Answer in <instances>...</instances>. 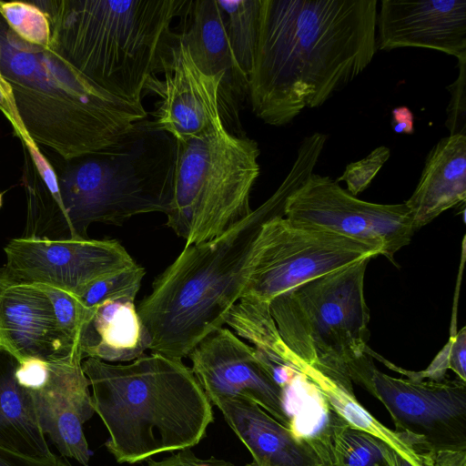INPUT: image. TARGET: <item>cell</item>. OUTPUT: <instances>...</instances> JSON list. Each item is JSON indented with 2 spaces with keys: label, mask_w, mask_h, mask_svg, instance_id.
<instances>
[{
  "label": "cell",
  "mask_w": 466,
  "mask_h": 466,
  "mask_svg": "<svg viewBox=\"0 0 466 466\" xmlns=\"http://www.w3.org/2000/svg\"><path fill=\"white\" fill-rule=\"evenodd\" d=\"M164 75L163 80L150 76L144 90L160 97L151 114L162 130L175 140H186L223 125L218 106L222 76L201 72L180 35L172 65Z\"/></svg>",
  "instance_id": "9a60e30c"
},
{
  "label": "cell",
  "mask_w": 466,
  "mask_h": 466,
  "mask_svg": "<svg viewBox=\"0 0 466 466\" xmlns=\"http://www.w3.org/2000/svg\"><path fill=\"white\" fill-rule=\"evenodd\" d=\"M390 157V148L386 146H380L364 158L348 164L342 175L335 181L345 182L347 191L356 197L370 185Z\"/></svg>",
  "instance_id": "f546056e"
},
{
  "label": "cell",
  "mask_w": 466,
  "mask_h": 466,
  "mask_svg": "<svg viewBox=\"0 0 466 466\" xmlns=\"http://www.w3.org/2000/svg\"><path fill=\"white\" fill-rule=\"evenodd\" d=\"M2 202H3V197H2V193H0V208L2 207Z\"/></svg>",
  "instance_id": "60d3db41"
},
{
  "label": "cell",
  "mask_w": 466,
  "mask_h": 466,
  "mask_svg": "<svg viewBox=\"0 0 466 466\" xmlns=\"http://www.w3.org/2000/svg\"><path fill=\"white\" fill-rule=\"evenodd\" d=\"M90 309L78 342L83 360L130 362L149 350L150 339L134 299L108 300Z\"/></svg>",
  "instance_id": "44dd1931"
},
{
  "label": "cell",
  "mask_w": 466,
  "mask_h": 466,
  "mask_svg": "<svg viewBox=\"0 0 466 466\" xmlns=\"http://www.w3.org/2000/svg\"><path fill=\"white\" fill-rule=\"evenodd\" d=\"M0 466H72L64 457L53 453L46 458L32 457L0 446Z\"/></svg>",
  "instance_id": "836d02e7"
},
{
  "label": "cell",
  "mask_w": 466,
  "mask_h": 466,
  "mask_svg": "<svg viewBox=\"0 0 466 466\" xmlns=\"http://www.w3.org/2000/svg\"><path fill=\"white\" fill-rule=\"evenodd\" d=\"M92 405L116 462L134 464L198 445L214 421L212 404L182 360L144 354L127 364L82 361Z\"/></svg>",
  "instance_id": "277c9868"
},
{
  "label": "cell",
  "mask_w": 466,
  "mask_h": 466,
  "mask_svg": "<svg viewBox=\"0 0 466 466\" xmlns=\"http://www.w3.org/2000/svg\"><path fill=\"white\" fill-rule=\"evenodd\" d=\"M277 354L313 384L332 413L350 426L383 441L409 459L422 463L416 451L397 432L376 420L359 402L348 375L319 370L299 359L283 341L278 346Z\"/></svg>",
  "instance_id": "603a6c76"
},
{
  "label": "cell",
  "mask_w": 466,
  "mask_h": 466,
  "mask_svg": "<svg viewBox=\"0 0 466 466\" xmlns=\"http://www.w3.org/2000/svg\"><path fill=\"white\" fill-rule=\"evenodd\" d=\"M0 15L17 36L31 45L50 48L48 18L32 2L0 1Z\"/></svg>",
  "instance_id": "4316f807"
},
{
  "label": "cell",
  "mask_w": 466,
  "mask_h": 466,
  "mask_svg": "<svg viewBox=\"0 0 466 466\" xmlns=\"http://www.w3.org/2000/svg\"><path fill=\"white\" fill-rule=\"evenodd\" d=\"M466 199V136L440 139L429 151L418 185L405 205L416 230Z\"/></svg>",
  "instance_id": "ffe728a7"
},
{
  "label": "cell",
  "mask_w": 466,
  "mask_h": 466,
  "mask_svg": "<svg viewBox=\"0 0 466 466\" xmlns=\"http://www.w3.org/2000/svg\"><path fill=\"white\" fill-rule=\"evenodd\" d=\"M23 148L22 186L26 199V221L22 238L69 239L56 173L39 147L15 133Z\"/></svg>",
  "instance_id": "7402d4cb"
},
{
  "label": "cell",
  "mask_w": 466,
  "mask_h": 466,
  "mask_svg": "<svg viewBox=\"0 0 466 466\" xmlns=\"http://www.w3.org/2000/svg\"><path fill=\"white\" fill-rule=\"evenodd\" d=\"M5 86V82L4 81V79L2 78L1 74H0V87H4Z\"/></svg>",
  "instance_id": "ab89813d"
},
{
  "label": "cell",
  "mask_w": 466,
  "mask_h": 466,
  "mask_svg": "<svg viewBox=\"0 0 466 466\" xmlns=\"http://www.w3.org/2000/svg\"><path fill=\"white\" fill-rule=\"evenodd\" d=\"M249 466H255L252 462L248 463Z\"/></svg>",
  "instance_id": "b9f144b4"
},
{
  "label": "cell",
  "mask_w": 466,
  "mask_h": 466,
  "mask_svg": "<svg viewBox=\"0 0 466 466\" xmlns=\"http://www.w3.org/2000/svg\"><path fill=\"white\" fill-rule=\"evenodd\" d=\"M334 466H390L380 440L332 413L319 433Z\"/></svg>",
  "instance_id": "d4e9b609"
},
{
  "label": "cell",
  "mask_w": 466,
  "mask_h": 466,
  "mask_svg": "<svg viewBox=\"0 0 466 466\" xmlns=\"http://www.w3.org/2000/svg\"><path fill=\"white\" fill-rule=\"evenodd\" d=\"M34 285L48 298L59 328L78 348L81 333L91 317V309H86L77 296L64 289L46 284Z\"/></svg>",
  "instance_id": "f1b7e54d"
},
{
  "label": "cell",
  "mask_w": 466,
  "mask_h": 466,
  "mask_svg": "<svg viewBox=\"0 0 466 466\" xmlns=\"http://www.w3.org/2000/svg\"><path fill=\"white\" fill-rule=\"evenodd\" d=\"M216 407L252 455L255 466H323L326 448L319 435L300 437L257 403L228 400Z\"/></svg>",
  "instance_id": "d6986e66"
},
{
  "label": "cell",
  "mask_w": 466,
  "mask_h": 466,
  "mask_svg": "<svg viewBox=\"0 0 466 466\" xmlns=\"http://www.w3.org/2000/svg\"><path fill=\"white\" fill-rule=\"evenodd\" d=\"M236 60L249 77L260 23L262 0H217Z\"/></svg>",
  "instance_id": "484cf974"
},
{
  "label": "cell",
  "mask_w": 466,
  "mask_h": 466,
  "mask_svg": "<svg viewBox=\"0 0 466 466\" xmlns=\"http://www.w3.org/2000/svg\"><path fill=\"white\" fill-rule=\"evenodd\" d=\"M176 140L147 117L109 147L55 167L69 239H87L94 223L120 226L132 217L167 214Z\"/></svg>",
  "instance_id": "8992f818"
},
{
  "label": "cell",
  "mask_w": 466,
  "mask_h": 466,
  "mask_svg": "<svg viewBox=\"0 0 466 466\" xmlns=\"http://www.w3.org/2000/svg\"><path fill=\"white\" fill-rule=\"evenodd\" d=\"M146 275L145 268L137 264L91 285L79 298L86 309H94L108 300L134 299Z\"/></svg>",
  "instance_id": "83f0119b"
},
{
  "label": "cell",
  "mask_w": 466,
  "mask_h": 466,
  "mask_svg": "<svg viewBox=\"0 0 466 466\" xmlns=\"http://www.w3.org/2000/svg\"><path fill=\"white\" fill-rule=\"evenodd\" d=\"M380 448L390 466H424L422 463L404 456L381 440Z\"/></svg>",
  "instance_id": "8d00e7d4"
},
{
  "label": "cell",
  "mask_w": 466,
  "mask_h": 466,
  "mask_svg": "<svg viewBox=\"0 0 466 466\" xmlns=\"http://www.w3.org/2000/svg\"><path fill=\"white\" fill-rule=\"evenodd\" d=\"M284 216L354 239L380 245L383 256L407 246L415 232L405 203L378 204L359 199L327 176L310 174L287 198Z\"/></svg>",
  "instance_id": "8fae6325"
},
{
  "label": "cell",
  "mask_w": 466,
  "mask_h": 466,
  "mask_svg": "<svg viewBox=\"0 0 466 466\" xmlns=\"http://www.w3.org/2000/svg\"><path fill=\"white\" fill-rule=\"evenodd\" d=\"M176 143L166 225L188 246L220 236L251 213L260 151L255 140L224 125Z\"/></svg>",
  "instance_id": "52a82bcc"
},
{
  "label": "cell",
  "mask_w": 466,
  "mask_h": 466,
  "mask_svg": "<svg viewBox=\"0 0 466 466\" xmlns=\"http://www.w3.org/2000/svg\"><path fill=\"white\" fill-rule=\"evenodd\" d=\"M448 370H451L458 379L466 381V329L463 327L452 333L441 350Z\"/></svg>",
  "instance_id": "d6a6232c"
},
{
  "label": "cell",
  "mask_w": 466,
  "mask_h": 466,
  "mask_svg": "<svg viewBox=\"0 0 466 466\" xmlns=\"http://www.w3.org/2000/svg\"><path fill=\"white\" fill-rule=\"evenodd\" d=\"M145 466H238L235 463L216 457H198L191 449L172 452L161 460L149 459ZM245 466H249L246 464Z\"/></svg>",
  "instance_id": "1f68e13d"
},
{
  "label": "cell",
  "mask_w": 466,
  "mask_h": 466,
  "mask_svg": "<svg viewBox=\"0 0 466 466\" xmlns=\"http://www.w3.org/2000/svg\"><path fill=\"white\" fill-rule=\"evenodd\" d=\"M0 74L8 86L4 114L15 133L62 159L100 151L147 117L143 105L110 94L52 49L17 36L1 15Z\"/></svg>",
  "instance_id": "3957f363"
},
{
  "label": "cell",
  "mask_w": 466,
  "mask_h": 466,
  "mask_svg": "<svg viewBox=\"0 0 466 466\" xmlns=\"http://www.w3.org/2000/svg\"><path fill=\"white\" fill-rule=\"evenodd\" d=\"M402 47L466 56V0H382L376 17V49Z\"/></svg>",
  "instance_id": "2e32d148"
},
{
  "label": "cell",
  "mask_w": 466,
  "mask_h": 466,
  "mask_svg": "<svg viewBox=\"0 0 466 466\" xmlns=\"http://www.w3.org/2000/svg\"><path fill=\"white\" fill-rule=\"evenodd\" d=\"M7 278L80 297L91 285L137 263L116 239L16 238L4 248Z\"/></svg>",
  "instance_id": "7c38bea8"
},
{
  "label": "cell",
  "mask_w": 466,
  "mask_h": 466,
  "mask_svg": "<svg viewBox=\"0 0 466 466\" xmlns=\"http://www.w3.org/2000/svg\"><path fill=\"white\" fill-rule=\"evenodd\" d=\"M350 378L383 404L394 431L424 466L437 452L466 450V381L395 378L378 370L370 358Z\"/></svg>",
  "instance_id": "30bf717a"
},
{
  "label": "cell",
  "mask_w": 466,
  "mask_h": 466,
  "mask_svg": "<svg viewBox=\"0 0 466 466\" xmlns=\"http://www.w3.org/2000/svg\"><path fill=\"white\" fill-rule=\"evenodd\" d=\"M430 466H466V450L437 452Z\"/></svg>",
  "instance_id": "d590c367"
},
{
  "label": "cell",
  "mask_w": 466,
  "mask_h": 466,
  "mask_svg": "<svg viewBox=\"0 0 466 466\" xmlns=\"http://www.w3.org/2000/svg\"><path fill=\"white\" fill-rule=\"evenodd\" d=\"M18 361L0 349V446L32 457L53 454L30 392L16 380Z\"/></svg>",
  "instance_id": "cb8c5ba5"
},
{
  "label": "cell",
  "mask_w": 466,
  "mask_h": 466,
  "mask_svg": "<svg viewBox=\"0 0 466 466\" xmlns=\"http://www.w3.org/2000/svg\"><path fill=\"white\" fill-rule=\"evenodd\" d=\"M191 370L209 402L248 399L293 430L286 406V389L258 357L255 349L222 327L189 353Z\"/></svg>",
  "instance_id": "5bb4252c"
},
{
  "label": "cell",
  "mask_w": 466,
  "mask_h": 466,
  "mask_svg": "<svg viewBox=\"0 0 466 466\" xmlns=\"http://www.w3.org/2000/svg\"><path fill=\"white\" fill-rule=\"evenodd\" d=\"M459 61V76L447 88L451 92V100L448 106L446 127L450 135L466 136V56Z\"/></svg>",
  "instance_id": "4dcf8cb0"
},
{
  "label": "cell",
  "mask_w": 466,
  "mask_h": 466,
  "mask_svg": "<svg viewBox=\"0 0 466 466\" xmlns=\"http://www.w3.org/2000/svg\"><path fill=\"white\" fill-rule=\"evenodd\" d=\"M377 0H262L248 101L282 127L360 75L376 49Z\"/></svg>",
  "instance_id": "6da1fadb"
},
{
  "label": "cell",
  "mask_w": 466,
  "mask_h": 466,
  "mask_svg": "<svg viewBox=\"0 0 466 466\" xmlns=\"http://www.w3.org/2000/svg\"><path fill=\"white\" fill-rule=\"evenodd\" d=\"M82 361L80 356L27 358L18 361L15 378L32 395L40 427L60 456L88 466L91 451L83 426L95 410Z\"/></svg>",
  "instance_id": "4fadbf2b"
},
{
  "label": "cell",
  "mask_w": 466,
  "mask_h": 466,
  "mask_svg": "<svg viewBox=\"0 0 466 466\" xmlns=\"http://www.w3.org/2000/svg\"><path fill=\"white\" fill-rule=\"evenodd\" d=\"M370 260L314 279L269 303L281 339L305 363L350 376V369L370 357L364 295Z\"/></svg>",
  "instance_id": "ba28073f"
},
{
  "label": "cell",
  "mask_w": 466,
  "mask_h": 466,
  "mask_svg": "<svg viewBox=\"0 0 466 466\" xmlns=\"http://www.w3.org/2000/svg\"><path fill=\"white\" fill-rule=\"evenodd\" d=\"M186 24L179 33L197 67L207 76H221L218 106L224 127L244 137L239 112L248 99V76L239 67L226 33L217 0H195L184 14Z\"/></svg>",
  "instance_id": "e0dca14e"
},
{
  "label": "cell",
  "mask_w": 466,
  "mask_h": 466,
  "mask_svg": "<svg viewBox=\"0 0 466 466\" xmlns=\"http://www.w3.org/2000/svg\"><path fill=\"white\" fill-rule=\"evenodd\" d=\"M318 161L315 152L299 148L291 169L269 198L220 236L185 246L155 279L151 292L137 308L151 352L182 360L226 324L248 282L262 225L284 214L287 198Z\"/></svg>",
  "instance_id": "7a4b0ae2"
},
{
  "label": "cell",
  "mask_w": 466,
  "mask_h": 466,
  "mask_svg": "<svg viewBox=\"0 0 466 466\" xmlns=\"http://www.w3.org/2000/svg\"><path fill=\"white\" fill-rule=\"evenodd\" d=\"M7 279L8 278L5 267L0 268V284Z\"/></svg>",
  "instance_id": "74e56055"
},
{
  "label": "cell",
  "mask_w": 466,
  "mask_h": 466,
  "mask_svg": "<svg viewBox=\"0 0 466 466\" xmlns=\"http://www.w3.org/2000/svg\"><path fill=\"white\" fill-rule=\"evenodd\" d=\"M187 0H42L50 49L95 84L143 105L147 80L167 71L179 34L174 20Z\"/></svg>",
  "instance_id": "5b68a950"
},
{
  "label": "cell",
  "mask_w": 466,
  "mask_h": 466,
  "mask_svg": "<svg viewBox=\"0 0 466 466\" xmlns=\"http://www.w3.org/2000/svg\"><path fill=\"white\" fill-rule=\"evenodd\" d=\"M382 254L380 245L279 214L267 220L258 232L241 299L269 304L314 279Z\"/></svg>",
  "instance_id": "9c48e42d"
},
{
  "label": "cell",
  "mask_w": 466,
  "mask_h": 466,
  "mask_svg": "<svg viewBox=\"0 0 466 466\" xmlns=\"http://www.w3.org/2000/svg\"><path fill=\"white\" fill-rule=\"evenodd\" d=\"M0 349L17 361L82 358L76 343L59 328L46 294L34 284L10 279L0 284Z\"/></svg>",
  "instance_id": "ac0fdd59"
},
{
  "label": "cell",
  "mask_w": 466,
  "mask_h": 466,
  "mask_svg": "<svg viewBox=\"0 0 466 466\" xmlns=\"http://www.w3.org/2000/svg\"><path fill=\"white\" fill-rule=\"evenodd\" d=\"M391 127L395 133H414V115L408 106H400L391 111Z\"/></svg>",
  "instance_id": "e575fe53"
},
{
  "label": "cell",
  "mask_w": 466,
  "mask_h": 466,
  "mask_svg": "<svg viewBox=\"0 0 466 466\" xmlns=\"http://www.w3.org/2000/svg\"><path fill=\"white\" fill-rule=\"evenodd\" d=\"M323 443H324V442H323ZM324 445H325V444H324ZM325 448H326V447H325ZM326 451H327V449H326ZM323 466H334V465H333V463H332V461H331V460H330V458H329V455L328 451H327V455H326L325 463H324V465H323Z\"/></svg>",
  "instance_id": "f35d334b"
}]
</instances>
